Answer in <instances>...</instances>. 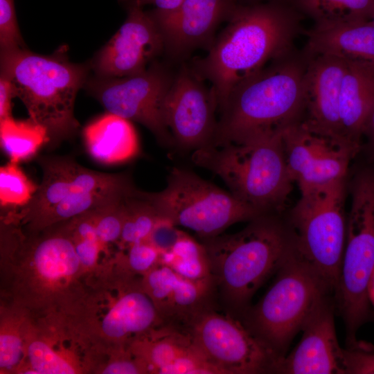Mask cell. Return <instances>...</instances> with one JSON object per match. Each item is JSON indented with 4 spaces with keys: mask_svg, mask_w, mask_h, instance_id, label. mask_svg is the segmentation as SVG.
<instances>
[{
    "mask_svg": "<svg viewBox=\"0 0 374 374\" xmlns=\"http://www.w3.org/2000/svg\"><path fill=\"white\" fill-rule=\"evenodd\" d=\"M85 148L90 157L104 164H116L134 158L139 142L132 121L107 112L83 130Z\"/></svg>",
    "mask_w": 374,
    "mask_h": 374,
    "instance_id": "484cf974",
    "label": "cell"
},
{
    "mask_svg": "<svg viewBox=\"0 0 374 374\" xmlns=\"http://www.w3.org/2000/svg\"><path fill=\"white\" fill-rule=\"evenodd\" d=\"M126 2L125 22L97 55L93 64L98 77L123 78L139 73L164 51L157 23L136 0Z\"/></svg>",
    "mask_w": 374,
    "mask_h": 374,
    "instance_id": "e0dca14e",
    "label": "cell"
},
{
    "mask_svg": "<svg viewBox=\"0 0 374 374\" xmlns=\"http://www.w3.org/2000/svg\"><path fill=\"white\" fill-rule=\"evenodd\" d=\"M160 215L200 240L216 236L233 224L250 221L260 212L190 170L173 167L161 191H142Z\"/></svg>",
    "mask_w": 374,
    "mask_h": 374,
    "instance_id": "8fae6325",
    "label": "cell"
},
{
    "mask_svg": "<svg viewBox=\"0 0 374 374\" xmlns=\"http://www.w3.org/2000/svg\"><path fill=\"white\" fill-rule=\"evenodd\" d=\"M30 313L10 302L1 306L0 328L1 373H21L26 361V333Z\"/></svg>",
    "mask_w": 374,
    "mask_h": 374,
    "instance_id": "83f0119b",
    "label": "cell"
},
{
    "mask_svg": "<svg viewBox=\"0 0 374 374\" xmlns=\"http://www.w3.org/2000/svg\"><path fill=\"white\" fill-rule=\"evenodd\" d=\"M283 131L242 143L199 149L192 152L191 160L217 175L238 199L262 214L277 213L294 183L285 161Z\"/></svg>",
    "mask_w": 374,
    "mask_h": 374,
    "instance_id": "52a82bcc",
    "label": "cell"
},
{
    "mask_svg": "<svg viewBox=\"0 0 374 374\" xmlns=\"http://www.w3.org/2000/svg\"><path fill=\"white\" fill-rule=\"evenodd\" d=\"M307 35L310 57L327 55L374 63V25L368 19L316 24Z\"/></svg>",
    "mask_w": 374,
    "mask_h": 374,
    "instance_id": "cb8c5ba5",
    "label": "cell"
},
{
    "mask_svg": "<svg viewBox=\"0 0 374 374\" xmlns=\"http://www.w3.org/2000/svg\"><path fill=\"white\" fill-rule=\"evenodd\" d=\"M148 373L221 374L185 330L163 325L130 346Z\"/></svg>",
    "mask_w": 374,
    "mask_h": 374,
    "instance_id": "44dd1931",
    "label": "cell"
},
{
    "mask_svg": "<svg viewBox=\"0 0 374 374\" xmlns=\"http://www.w3.org/2000/svg\"><path fill=\"white\" fill-rule=\"evenodd\" d=\"M335 298L323 295L314 306L295 348L277 362L275 373L344 374V348L335 326Z\"/></svg>",
    "mask_w": 374,
    "mask_h": 374,
    "instance_id": "d6986e66",
    "label": "cell"
},
{
    "mask_svg": "<svg viewBox=\"0 0 374 374\" xmlns=\"http://www.w3.org/2000/svg\"><path fill=\"white\" fill-rule=\"evenodd\" d=\"M37 186L29 179L18 163L9 161L0 168V205L3 210L18 209L27 204Z\"/></svg>",
    "mask_w": 374,
    "mask_h": 374,
    "instance_id": "d6a6232c",
    "label": "cell"
},
{
    "mask_svg": "<svg viewBox=\"0 0 374 374\" xmlns=\"http://www.w3.org/2000/svg\"><path fill=\"white\" fill-rule=\"evenodd\" d=\"M184 330L222 374L275 373L280 358L240 319L220 314L209 306L197 313Z\"/></svg>",
    "mask_w": 374,
    "mask_h": 374,
    "instance_id": "4fadbf2b",
    "label": "cell"
},
{
    "mask_svg": "<svg viewBox=\"0 0 374 374\" xmlns=\"http://www.w3.org/2000/svg\"><path fill=\"white\" fill-rule=\"evenodd\" d=\"M363 135L367 138L369 150L374 158V105L366 121Z\"/></svg>",
    "mask_w": 374,
    "mask_h": 374,
    "instance_id": "7bdbcfd3",
    "label": "cell"
},
{
    "mask_svg": "<svg viewBox=\"0 0 374 374\" xmlns=\"http://www.w3.org/2000/svg\"><path fill=\"white\" fill-rule=\"evenodd\" d=\"M346 61L339 98L341 133L359 150L364 127L374 105V63Z\"/></svg>",
    "mask_w": 374,
    "mask_h": 374,
    "instance_id": "d4e9b609",
    "label": "cell"
},
{
    "mask_svg": "<svg viewBox=\"0 0 374 374\" xmlns=\"http://www.w3.org/2000/svg\"><path fill=\"white\" fill-rule=\"evenodd\" d=\"M306 66L286 56L237 85L218 111L213 146L278 133L300 121L305 107Z\"/></svg>",
    "mask_w": 374,
    "mask_h": 374,
    "instance_id": "277c9868",
    "label": "cell"
},
{
    "mask_svg": "<svg viewBox=\"0 0 374 374\" xmlns=\"http://www.w3.org/2000/svg\"><path fill=\"white\" fill-rule=\"evenodd\" d=\"M344 374H374V345L355 341L344 348Z\"/></svg>",
    "mask_w": 374,
    "mask_h": 374,
    "instance_id": "8d00e7d4",
    "label": "cell"
},
{
    "mask_svg": "<svg viewBox=\"0 0 374 374\" xmlns=\"http://www.w3.org/2000/svg\"><path fill=\"white\" fill-rule=\"evenodd\" d=\"M103 355V351L84 332L72 314H30L26 361L21 373H93Z\"/></svg>",
    "mask_w": 374,
    "mask_h": 374,
    "instance_id": "7c38bea8",
    "label": "cell"
},
{
    "mask_svg": "<svg viewBox=\"0 0 374 374\" xmlns=\"http://www.w3.org/2000/svg\"><path fill=\"white\" fill-rule=\"evenodd\" d=\"M368 295L371 303L374 306V272L369 285Z\"/></svg>",
    "mask_w": 374,
    "mask_h": 374,
    "instance_id": "ee69618b",
    "label": "cell"
},
{
    "mask_svg": "<svg viewBox=\"0 0 374 374\" xmlns=\"http://www.w3.org/2000/svg\"><path fill=\"white\" fill-rule=\"evenodd\" d=\"M1 147L10 161L30 159L48 143L46 129L30 118L17 120L12 116L0 121Z\"/></svg>",
    "mask_w": 374,
    "mask_h": 374,
    "instance_id": "f1b7e54d",
    "label": "cell"
},
{
    "mask_svg": "<svg viewBox=\"0 0 374 374\" xmlns=\"http://www.w3.org/2000/svg\"><path fill=\"white\" fill-rule=\"evenodd\" d=\"M136 188L131 181L121 185L73 194L48 210L30 226L22 228L28 231L42 230L100 208Z\"/></svg>",
    "mask_w": 374,
    "mask_h": 374,
    "instance_id": "4316f807",
    "label": "cell"
},
{
    "mask_svg": "<svg viewBox=\"0 0 374 374\" xmlns=\"http://www.w3.org/2000/svg\"><path fill=\"white\" fill-rule=\"evenodd\" d=\"M195 72L183 65L166 96L163 114L173 144L192 151L213 146L217 125V103Z\"/></svg>",
    "mask_w": 374,
    "mask_h": 374,
    "instance_id": "2e32d148",
    "label": "cell"
},
{
    "mask_svg": "<svg viewBox=\"0 0 374 374\" xmlns=\"http://www.w3.org/2000/svg\"><path fill=\"white\" fill-rule=\"evenodd\" d=\"M310 58L304 80L308 114L303 121L320 132L345 141L341 133L339 98L347 61L327 55Z\"/></svg>",
    "mask_w": 374,
    "mask_h": 374,
    "instance_id": "603a6c76",
    "label": "cell"
},
{
    "mask_svg": "<svg viewBox=\"0 0 374 374\" xmlns=\"http://www.w3.org/2000/svg\"><path fill=\"white\" fill-rule=\"evenodd\" d=\"M174 76L152 62L143 71L123 78H101L89 83V91L107 112L148 128L164 146L173 145L165 124L163 103Z\"/></svg>",
    "mask_w": 374,
    "mask_h": 374,
    "instance_id": "5bb4252c",
    "label": "cell"
},
{
    "mask_svg": "<svg viewBox=\"0 0 374 374\" xmlns=\"http://www.w3.org/2000/svg\"><path fill=\"white\" fill-rule=\"evenodd\" d=\"M142 283L164 325L182 329L210 306L215 290L213 280L186 278L161 262L142 276Z\"/></svg>",
    "mask_w": 374,
    "mask_h": 374,
    "instance_id": "7402d4cb",
    "label": "cell"
},
{
    "mask_svg": "<svg viewBox=\"0 0 374 374\" xmlns=\"http://www.w3.org/2000/svg\"><path fill=\"white\" fill-rule=\"evenodd\" d=\"M368 20L374 25V6L368 16Z\"/></svg>",
    "mask_w": 374,
    "mask_h": 374,
    "instance_id": "f6af8a7d",
    "label": "cell"
},
{
    "mask_svg": "<svg viewBox=\"0 0 374 374\" xmlns=\"http://www.w3.org/2000/svg\"><path fill=\"white\" fill-rule=\"evenodd\" d=\"M237 5L235 0H185L172 10L149 13L159 28L164 51L179 59L208 42L211 45L218 24Z\"/></svg>",
    "mask_w": 374,
    "mask_h": 374,
    "instance_id": "ffe728a7",
    "label": "cell"
},
{
    "mask_svg": "<svg viewBox=\"0 0 374 374\" xmlns=\"http://www.w3.org/2000/svg\"><path fill=\"white\" fill-rule=\"evenodd\" d=\"M161 251L149 240L119 249L114 262L128 274L143 276L161 262Z\"/></svg>",
    "mask_w": 374,
    "mask_h": 374,
    "instance_id": "836d02e7",
    "label": "cell"
},
{
    "mask_svg": "<svg viewBox=\"0 0 374 374\" xmlns=\"http://www.w3.org/2000/svg\"><path fill=\"white\" fill-rule=\"evenodd\" d=\"M351 202L335 303L342 315L348 344L373 317L368 288L374 272V171L363 170L350 186Z\"/></svg>",
    "mask_w": 374,
    "mask_h": 374,
    "instance_id": "9c48e42d",
    "label": "cell"
},
{
    "mask_svg": "<svg viewBox=\"0 0 374 374\" xmlns=\"http://www.w3.org/2000/svg\"><path fill=\"white\" fill-rule=\"evenodd\" d=\"M72 315L105 353L129 347L164 325L142 276L127 273L114 261L87 276L85 292Z\"/></svg>",
    "mask_w": 374,
    "mask_h": 374,
    "instance_id": "8992f818",
    "label": "cell"
},
{
    "mask_svg": "<svg viewBox=\"0 0 374 374\" xmlns=\"http://www.w3.org/2000/svg\"><path fill=\"white\" fill-rule=\"evenodd\" d=\"M299 6L316 24L368 19L374 0H297Z\"/></svg>",
    "mask_w": 374,
    "mask_h": 374,
    "instance_id": "1f68e13d",
    "label": "cell"
},
{
    "mask_svg": "<svg viewBox=\"0 0 374 374\" xmlns=\"http://www.w3.org/2000/svg\"><path fill=\"white\" fill-rule=\"evenodd\" d=\"M282 140L290 175L300 191L346 178L359 150L301 120L283 130Z\"/></svg>",
    "mask_w": 374,
    "mask_h": 374,
    "instance_id": "9a60e30c",
    "label": "cell"
},
{
    "mask_svg": "<svg viewBox=\"0 0 374 374\" xmlns=\"http://www.w3.org/2000/svg\"><path fill=\"white\" fill-rule=\"evenodd\" d=\"M181 233L177 226L162 217L154 228L149 240L163 252L172 247Z\"/></svg>",
    "mask_w": 374,
    "mask_h": 374,
    "instance_id": "ab89813d",
    "label": "cell"
},
{
    "mask_svg": "<svg viewBox=\"0 0 374 374\" xmlns=\"http://www.w3.org/2000/svg\"><path fill=\"white\" fill-rule=\"evenodd\" d=\"M41 184L30 202L7 211L23 228L30 226L48 210L73 194L121 185L131 181L127 173H105L84 168L69 157L40 159Z\"/></svg>",
    "mask_w": 374,
    "mask_h": 374,
    "instance_id": "ac0fdd59",
    "label": "cell"
},
{
    "mask_svg": "<svg viewBox=\"0 0 374 374\" xmlns=\"http://www.w3.org/2000/svg\"><path fill=\"white\" fill-rule=\"evenodd\" d=\"M201 242L208 257L215 289L238 315L296 247L292 230L276 213L258 215L238 232L222 233Z\"/></svg>",
    "mask_w": 374,
    "mask_h": 374,
    "instance_id": "3957f363",
    "label": "cell"
},
{
    "mask_svg": "<svg viewBox=\"0 0 374 374\" xmlns=\"http://www.w3.org/2000/svg\"><path fill=\"white\" fill-rule=\"evenodd\" d=\"M1 251L10 301L39 316L73 314L84 296V271L65 222L38 231L1 220Z\"/></svg>",
    "mask_w": 374,
    "mask_h": 374,
    "instance_id": "6da1fadb",
    "label": "cell"
},
{
    "mask_svg": "<svg viewBox=\"0 0 374 374\" xmlns=\"http://www.w3.org/2000/svg\"><path fill=\"white\" fill-rule=\"evenodd\" d=\"M161 218L154 205L136 188L126 199V214L118 242L119 249L149 240Z\"/></svg>",
    "mask_w": 374,
    "mask_h": 374,
    "instance_id": "4dcf8cb0",
    "label": "cell"
},
{
    "mask_svg": "<svg viewBox=\"0 0 374 374\" xmlns=\"http://www.w3.org/2000/svg\"><path fill=\"white\" fill-rule=\"evenodd\" d=\"M296 26L293 14L280 5H237L208 54L196 60L193 69L211 82L217 111L240 82L267 62L287 56Z\"/></svg>",
    "mask_w": 374,
    "mask_h": 374,
    "instance_id": "7a4b0ae2",
    "label": "cell"
},
{
    "mask_svg": "<svg viewBox=\"0 0 374 374\" xmlns=\"http://www.w3.org/2000/svg\"><path fill=\"white\" fill-rule=\"evenodd\" d=\"M161 262L192 280H213L210 262L202 242L185 232L168 250L161 252Z\"/></svg>",
    "mask_w": 374,
    "mask_h": 374,
    "instance_id": "f546056e",
    "label": "cell"
},
{
    "mask_svg": "<svg viewBox=\"0 0 374 374\" xmlns=\"http://www.w3.org/2000/svg\"><path fill=\"white\" fill-rule=\"evenodd\" d=\"M109 358L98 366L95 373L103 374L148 373L144 364L134 355L130 347H125L107 353Z\"/></svg>",
    "mask_w": 374,
    "mask_h": 374,
    "instance_id": "d590c367",
    "label": "cell"
},
{
    "mask_svg": "<svg viewBox=\"0 0 374 374\" xmlns=\"http://www.w3.org/2000/svg\"><path fill=\"white\" fill-rule=\"evenodd\" d=\"M64 49L51 55L26 47L1 52V74L12 83L29 118L46 129L51 148L78 130L75 100L89 71L86 65L69 62Z\"/></svg>",
    "mask_w": 374,
    "mask_h": 374,
    "instance_id": "5b68a950",
    "label": "cell"
},
{
    "mask_svg": "<svg viewBox=\"0 0 374 374\" xmlns=\"http://www.w3.org/2000/svg\"><path fill=\"white\" fill-rule=\"evenodd\" d=\"M185 0H136L141 6L152 5L154 9L161 12L172 10L179 7Z\"/></svg>",
    "mask_w": 374,
    "mask_h": 374,
    "instance_id": "b9f144b4",
    "label": "cell"
},
{
    "mask_svg": "<svg viewBox=\"0 0 374 374\" xmlns=\"http://www.w3.org/2000/svg\"><path fill=\"white\" fill-rule=\"evenodd\" d=\"M276 274L260 300L239 316L249 332L280 359L317 302L330 294L296 247Z\"/></svg>",
    "mask_w": 374,
    "mask_h": 374,
    "instance_id": "ba28073f",
    "label": "cell"
},
{
    "mask_svg": "<svg viewBox=\"0 0 374 374\" xmlns=\"http://www.w3.org/2000/svg\"><path fill=\"white\" fill-rule=\"evenodd\" d=\"M71 237L84 271L87 275L96 271L99 255L106 248L99 240L79 238L71 235Z\"/></svg>",
    "mask_w": 374,
    "mask_h": 374,
    "instance_id": "f35d334b",
    "label": "cell"
},
{
    "mask_svg": "<svg viewBox=\"0 0 374 374\" xmlns=\"http://www.w3.org/2000/svg\"><path fill=\"white\" fill-rule=\"evenodd\" d=\"M16 97L11 81L5 75H0V121L11 115L12 99Z\"/></svg>",
    "mask_w": 374,
    "mask_h": 374,
    "instance_id": "60d3db41",
    "label": "cell"
},
{
    "mask_svg": "<svg viewBox=\"0 0 374 374\" xmlns=\"http://www.w3.org/2000/svg\"><path fill=\"white\" fill-rule=\"evenodd\" d=\"M24 47L17 21L14 0H0L1 52Z\"/></svg>",
    "mask_w": 374,
    "mask_h": 374,
    "instance_id": "74e56055",
    "label": "cell"
},
{
    "mask_svg": "<svg viewBox=\"0 0 374 374\" xmlns=\"http://www.w3.org/2000/svg\"><path fill=\"white\" fill-rule=\"evenodd\" d=\"M134 191L94 210L97 235L105 248L118 244L126 214V199Z\"/></svg>",
    "mask_w": 374,
    "mask_h": 374,
    "instance_id": "e575fe53",
    "label": "cell"
},
{
    "mask_svg": "<svg viewBox=\"0 0 374 374\" xmlns=\"http://www.w3.org/2000/svg\"><path fill=\"white\" fill-rule=\"evenodd\" d=\"M346 178L302 190L289 215L299 253L334 298L346 242Z\"/></svg>",
    "mask_w": 374,
    "mask_h": 374,
    "instance_id": "30bf717a",
    "label": "cell"
}]
</instances>
